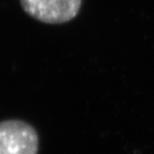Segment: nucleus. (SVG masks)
<instances>
[{
  "label": "nucleus",
  "mask_w": 154,
  "mask_h": 154,
  "mask_svg": "<svg viewBox=\"0 0 154 154\" xmlns=\"http://www.w3.org/2000/svg\"><path fill=\"white\" fill-rule=\"evenodd\" d=\"M23 10L36 20L46 24H62L74 19L82 0H20Z\"/></svg>",
  "instance_id": "nucleus-2"
},
{
  "label": "nucleus",
  "mask_w": 154,
  "mask_h": 154,
  "mask_svg": "<svg viewBox=\"0 0 154 154\" xmlns=\"http://www.w3.org/2000/svg\"><path fill=\"white\" fill-rule=\"evenodd\" d=\"M39 137L32 125L19 119L0 121V154H37Z\"/></svg>",
  "instance_id": "nucleus-1"
}]
</instances>
